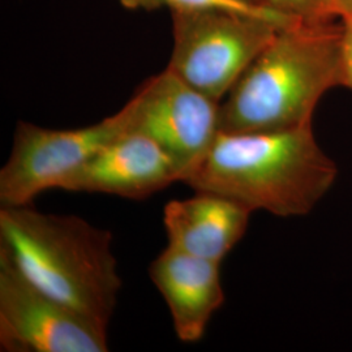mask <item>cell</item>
Instances as JSON below:
<instances>
[{"instance_id":"obj_5","label":"cell","mask_w":352,"mask_h":352,"mask_svg":"<svg viewBox=\"0 0 352 352\" xmlns=\"http://www.w3.org/2000/svg\"><path fill=\"white\" fill-rule=\"evenodd\" d=\"M129 131L126 106L100 123L76 129H51L19 122L11 155L0 170V205H30Z\"/></svg>"},{"instance_id":"obj_3","label":"cell","mask_w":352,"mask_h":352,"mask_svg":"<svg viewBox=\"0 0 352 352\" xmlns=\"http://www.w3.org/2000/svg\"><path fill=\"white\" fill-rule=\"evenodd\" d=\"M342 20L295 21L252 62L219 109V131H280L312 124L327 90L342 87Z\"/></svg>"},{"instance_id":"obj_2","label":"cell","mask_w":352,"mask_h":352,"mask_svg":"<svg viewBox=\"0 0 352 352\" xmlns=\"http://www.w3.org/2000/svg\"><path fill=\"white\" fill-rule=\"evenodd\" d=\"M30 205L1 206L0 254L37 289L110 327L122 289L113 234Z\"/></svg>"},{"instance_id":"obj_1","label":"cell","mask_w":352,"mask_h":352,"mask_svg":"<svg viewBox=\"0 0 352 352\" xmlns=\"http://www.w3.org/2000/svg\"><path fill=\"white\" fill-rule=\"evenodd\" d=\"M334 161L316 141L312 124L256 132H222L183 182L277 217L311 213L333 187Z\"/></svg>"},{"instance_id":"obj_9","label":"cell","mask_w":352,"mask_h":352,"mask_svg":"<svg viewBox=\"0 0 352 352\" xmlns=\"http://www.w3.org/2000/svg\"><path fill=\"white\" fill-rule=\"evenodd\" d=\"M219 265L170 245L151 261L149 277L167 304L182 342L201 340L214 312L225 302Z\"/></svg>"},{"instance_id":"obj_13","label":"cell","mask_w":352,"mask_h":352,"mask_svg":"<svg viewBox=\"0 0 352 352\" xmlns=\"http://www.w3.org/2000/svg\"><path fill=\"white\" fill-rule=\"evenodd\" d=\"M342 23H343L342 62H340L342 87H346L352 90V16Z\"/></svg>"},{"instance_id":"obj_14","label":"cell","mask_w":352,"mask_h":352,"mask_svg":"<svg viewBox=\"0 0 352 352\" xmlns=\"http://www.w3.org/2000/svg\"><path fill=\"white\" fill-rule=\"evenodd\" d=\"M334 8L338 13L342 21L350 19L352 16V0H333Z\"/></svg>"},{"instance_id":"obj_10","label":"cell","mask_w":352,"mask_h":352,"mask_svg":"<svg viewBox=\"0 0 352 352\" xmlns=\"http://www.w3.org/2000/svg\"><path fill=\"white\" fill-rule=\"evenodd\" d=\"M252 213L226 196L196 190L195 196L164 206L168 245L221 264L244 236Z\"/></svg>"},{"instance_id":"obj_7","label":"cell","mask_w":352,"mask_h":352,"mask_svg":"<svg viewBox=\"0 0 352 352\" xmlns=\"http://www.w3.org/2000/svg\"><path fill=\"white\" fill-rule=\"evenodd\" d=\"M109 327L33 286L0 254V350L107 352Z\"/></svg>"},{"instance_id":"obj_15","label":"cell","mask_w":352,"mask_h":352,"mask_svg":"<svg viewBox=\"0 0 352 352\" xmlns=\"http://www.w3.org/2000/svg\"><path fill=\"white\" fill-rule=\"evenodd\" d=\"M238 1H243V3H248V4H254V6H257L256 3H254V0H238ZM260 7V6H258Z\"/></svg>"},{"instance_id":"obj_12","label":"cell","mask_w":352,"mask_h":352,"mask_svg":"<svg viewBox=\"0 0 352 352\" xmlns=\"http://www.w3.org/2000/svg\"><path fill=\"white\" fill-rule=\"evenodd\" d=\"M267 11L302 23H325L340 20L333 0H254Z\"/></svg>"},{"instance_id":"obj_11","label":"cell","mask_w":352,"mask_h":352,"mask_svg":"<svg viewBox=\"0 0 352 352\" xmlns=\"http://www.w3.org/2000/svg\"><path fill=\"white\" fill-rule=\"evenodd\" d=\"M124 8L128 10H145V11H154L162 7L170 8L171 12L174 11H190V10H208V8H218V10H227L234 12L247 13L253 16H261L273 19L282 23H294L289 17L282 14L267 11L263 7L243 3L238 0H118Z\"/></svg>"},{"instance_id":"obj_6","label":"cell","mask_w":352,"mask_h":352,"mask_svg":"<svg viewBox=\"0 0 352 352\" xmlns=\"http://www.w3.org/2000/svg\"><path fill=\"white\" fill-rule=\"evenodd\" d=\"M129 131L157 142L180 167L182 183L202 162L219 133L221 103L168 67L151 76L126 104Z\"/></svg>"},{"instance_id":"obj_8","label":"cell","mask_w":352,"mask_h":352,"mask_svg":"<svg viewBox=\"0 0 352 352\" xmlns=\"http://www.w3.org/2000/svg\"><path fill=\"white\" fill-rule=\"evenodd\" d=\"M182 180L180 167L157 142L126 132L68 176L59 189L145 200Z\"/></svg>"},{"instance_id":"obj_4","label":"cell","mask_w":352,"mask_h":352,"mask_svg":"<svg viewBox=\"0 0 352 352\" xmlns=\"http://www.w3.org/2000/svg\"><path fill=\"white\" fill-rule=\"evenodd\" d=\"M171 17L174 46L167 67L217 102L226 97L278 30L292 24L218 8L174 11Z\"/></svg>"}]
</instances>
